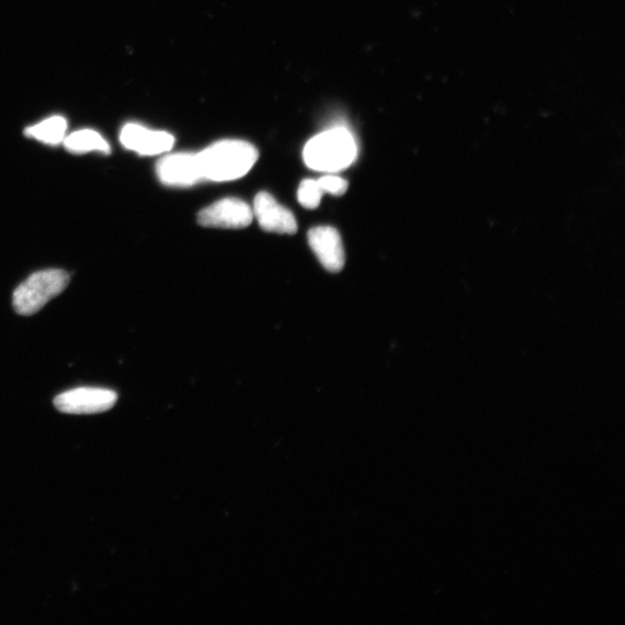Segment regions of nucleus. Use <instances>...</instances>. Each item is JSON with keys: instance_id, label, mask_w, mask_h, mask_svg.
<instances>
[{"instance_id": "f257e3e1", "label": "nucleus", "mask_w": 625, "mask_h": 625, "mask_svg": "<svg viewBox=\"0 0 625 625\" xmlns=\"http://www.w3.org/2000/svg\"><path fill=\"white\" fill-rule=\"evenodd\" d=\"M203 180L234 181L253 169L259 152L252 144L239 139L217 141L197 154Z\"/></svg>"}, {"instance_id": "f03ea898", "label": "nucleus", "mask_w": 625, "mask_h": 625, "mask_svg": "<svg viewBox=\"0 0 625 625\" xmlns=\"http://www.w3.org/2000/svg\"><path fill=\"white\" fill-rule=\"evenodd\" d=\"M356 158V139L345 128L321 133L312 137L304 149L305 163L319 172H340L348 169Z\"/></svg>"}, {"instance_id": "7ed1b4c3", "label": "nucleus", "mask_w": 625, "mask_h": 625, "mask_svg": "<svg viewBox=\"0 0 625 625\" xmlns=\"http://www.w3.org/2000/svg\"><path fill=\"white\" fill-rule=\"evenodd\" d=\"M69 282L70 276L65 270L37 271L15 288L13 307L20 316H33L48 302L59 296L68 287Z\"/></svg>"}, {"instance_id": "20e7f679", "label": "nucleus", "mask_w": 625, "mask_h": 625, "mask_svg": "<svg viewBox=\"0 0 625 625\" xmlns=\"http://www.w3.org/2000/svg\"><path fill=\"white\" fill-rule=\"evenodd\" d=\"M117 401V394L110 389L81 387L56 396L54 405L60 412L91 414L111 410Z\"/></svg>"}, {"instance_id": "39448f33", "label": "nucleus", "mask_w": 625, "mask_h": 625, "mask_svg": "<svg viewBox=\"0 0 625 625\" xmlns=\"http://www.w3.org/2000/svg\"><path fill=\"white\" fill-rule=\"evenodd\" d=\"M253 219V208L238 198L220 200L198 214V223L205 227L243 228Z\"/></svg>"}, {"instance_id": "423d86ee", "label": "nucleus", "mask_w": 625, "mask_h": 625, "mask_svg": "<svg viewBox=\"0 0 625 625\" xmlns=\"http://www.w3.org/2000/svg\"><path fill=\"white\" fill-rule=\"evenodd\" d=\"M120 139L125 149L140 156H156L172 150L175 139L164 132L151 130L139 124L124 125Z\"/></svg>"}, {"instance_id": "0eeeda50", "label": "nucleus", "mask_w": 625, "mask_h": 625, "mask_svg": "<svg viewBox=\"0 0 625 625\" xmlns=\"http://www.w3.org/2000/svg\"><path fill=\"white\" fill-rule=\"evenodd\" d=\"M161 183L170 186H191L203 180L197 154H175L157 163Z\"/></svg>"}, {"instance_id": "6e6552de", "label": "nucleus", "mask_w": 625, "mask_h": 625, "mask_svg": "<svg viewBox=\"0 0 625 625\" xmlns=\"http://www.w3.org/2000/svg\"><path fill=\"white\" fill-rule=\"evenodd\" d=\"M309 246L321 262L331 273H339L345 263L344 247L337 228L318 226L308 232Z\"/></svg>"}, {"instance_id": "1a4fd4ad", "label": "nucleus", "mask_w": 625, "mask_h": 625, "mask_svg": "<svg viewBox=\"0 0 625 625\" xmlns=\"http://www.w3.org/2000/svg\"><path fill=\"white\" fill-rule=\"evenodd\" d=\"M253 215L264 231L280 235L297 232L298 225L294 214L268 193H260L255 197Z\"/></svg>"}, {"instance_id": "9d476101", "label": "nucleus", "mask_w": 625, "mask_h": 625, "mask_svg": "<svg viewBox=\"0 0 625 625\" xmlns=\"http://www.w3.org/2000/svg\"><path fill=\"white\" fill-rule=\"evenodd\" d=\"M66 149L72 154H87L99 151L111 152V146L99 133L91 129L76 132L63 140Z\"/></svg>"}, {"instance_id": "9b49d317", "label": "nucleus", "mask_w": 625, "mask_h": 625, "mask_svg": "<svg viewBox=\"0 0 625 625\" xmlns=\"http://www.w3.org/2000/svg\"><path fill=\"white\" fill-rule=\"evenodd\" d=\"M68 122L65 117L53 116L26 129V135L38 141L57 145L65 140Z\"/></svg>"}, {"instance_id": "f8f14e48", "label": "nucleus", "mask_w": 625, "mask_h": 625, "mask_svg": "<svg viewBox=\"0 0 625 625\" xmlns=\"http://www.w3.org/2000/svg\"><path fill=\"white\" fill-rule=\"evenodd\" d=\"M323 194L318 180L308 179L303 181L299 186L298 201L304 207L312 211L320 205Z\"/></svg>"}, {"instance_id": "ddd939ff", "label": "nucleus", "mask_w": 625, "mask_h": 625, "mask_svg": "<svg viewBox=\"0 0 625 625\" xmlns=\"http://www.w3.org/2000/svg\"><path fill=\"white\" fill-rule=\"evenodd\" d=\"M321 190L326 194L342 196L348 191V182L338 175H326L318 180Z\"/></svg>"}]
</instances>
